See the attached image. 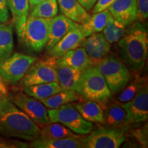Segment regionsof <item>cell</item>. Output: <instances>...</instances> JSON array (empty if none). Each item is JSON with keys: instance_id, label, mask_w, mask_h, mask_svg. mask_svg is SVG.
<instances>
[{"instance_id": "25", "label": "cell", "mask_w": 148, "mask_h": 148, "mask_svg": "<svg viewBox=\"0 0 148 148\" xmlns=\"http://www.w3.org/2000/svg\"><path fill=\"white\" fill-rule=\"evenodd\" d=\"M67 127L60 123H49L40 129V138L42 139H59L69 137H79Z\"/></svg>"}, {"instance_id": "35", "label": "cell", "mask_w": 148, "mask_h": 148, "mask_svg": "<svg viewBox=\"0 0 148 148\" xmlns=\"http://www.w3.org/2000/svg\"><path fill=\"white\" fill-rule=\"evenodd\" d=\"M77 1L86 10L90 11L97 0H77Z\"/></svg>"}, {"instance_id": "11", "label": "cell", "mask_w": 148, "mask_h": 148, "mask_svg": "<svg viewBox=\"0 0 148 148\" xmlns=\"http://www.w3.org/2000/svg\"><path fill=\"white\" fill-rule=\"evenodd\" d=\"M121 106L126 112L129 123H138L147 121L148 118V89L145 85L140 86L134 97Z\"/></svg>"}, {"instance_id": "9", "label": "cell", "mask_w": 148, "mask_h": 148, "mask_svg": "<svg viewBox=\"0 0 148 148\" xmlns=\"http://www.w3.org/2000/svg\"><path fill=\"white\" fill-rule=\"evenodd\" d=\"M9 98L36 125H45L50 123L47 108L39 100L23 92L10 95Z\"/></svg>"}, {"instance_id": "19", "label": "cell", "mask_w": 148, "mask_h": 148, "mask_svg": "<svg viewBox=\"0 0 148 148\" xmlns=\"http://www.w3.org/2000/svg\"><path fill=\"white\" fill-rule=\"evenodd\" d=\"M73 105L86 121L91 123H104L103 108L96 101L87 100L81 103H73Z\"/></svg>"}, {"instance_id": "20", "label": "cell", "mask_w": 148, "mask_h": 148, "mask_svg": "<svg viewBox=\"0 0 148 148\" xmlns=\"http://www.w3.org/2000/svg\"><path fill=\"white\" fill-rule=\"evenodd\" d=\"M28 147L34 148H82L84 147L79 137H69L59 139H38L32 140Z\"/></svg>"}, {"instance_id": "36", "label": "cell", "mask_w": 148, "mask_h": 148, "mask_svg": "<svg viewBox=\"0 0 148 148\" xmlns=\"http://www.w3.org/2000/svg\"><path fill=\"white\" fill-rule=\"evenodd\" d=\"M0 90L5 92V93L8 94V87H7L6 83H5L4 79L1 75H0Z\"/></svg>"}, {"instance_id": "29", "label": "cell", "mask_w": 148, "mask_h": 148, "mask_svg": "<svg viewBox=\"0 0 148 148\" xmlns=\"http://www.w3.org/2000/svg\"><path fill=\"white\" fill-rule=\"evenodd\" d=\"M58 14V3L56 0H43L34 5L30 15L36 17L51 18Z\"/></svg>"}, {"instance_id": "14", "label": "cell", "mask_w": 148, "mask_h": 148, "mask_svg": "<svg viewBox=\"0 0 148 148\" xmlns=\"http://www.w3.org/2000/svg\"><path fill=\"white\" fill-rule=\"evenodd\" d=\"M80 24L75 23L63 14L55 16L49 21V39L46 45L48 51L70 31L78 28Z\"/></svg>"}, {"instance_id": "4", "label": "cell", "mask_w": 148, "mask_h": 148, "mask_svg": "<svg viewBox=\"0 0 148 148\" xmlns=\"http://www.w3.org/2000/svg\"><path fill=\"white\" fill-rule=\"evenodd\" d=\"M96 66L113 95L121 92L130 80L129 70L116 56H106Z\"/></svg>"}, {"instance_id": "10", "label": "cell", "mask_w": 148, "mask_h": 148, "mask_svg": "<svg viewBox=\"0 0 148 148\" xmlns=\"http://www.w3.org/2000/svg\"><path fill=\"white\" fill-rule=\"evenodd\" d=\"M89 135L81 137L86 148H118L125 140L123 131L118 129L100 128L92 131Z\"/></svg>"}, {"instance_id": "26", "label": "cell", "mask_w": 148, "mask_h": 148, "mask_svg": "<svg viewBox=\"0 0 148 148\" xmlns=\"http://www.w3.org/2000/svg\"><path fill=\"white\" fill-rule=\"evenodd\" d=\"M62 90L60 84L56 82L42 83L23 87V91L25 93L38 100L42 98L50 97Z\"/></svg>"}, {"instance_id": "22", "label": "cell", "mask_w": 148, "mask_h": 148, "mask_svg": "<svg viewBox=\"0 0 148 148\" xmlns=\"http://www.w3.org/2000/svg\"><path fill=\"white\" fill-rule=\"evenodd\" d=\"M104 123L114 128H122L127 123L126 112L117 103H111L103 112Z\"/></svg>"}, {"instance_id": "27", "label": "cell", "mask_w": 148, "mask_h": 148, "mask_svg": "<svg viewBox=\"0 0 148 148\" xmlns=\"http://www.w3.org/2000/svg\"><path fill=\"white\" fill-rule=\"evenodd\" d=\"M14 49L12 25L10 23H0V60L12 54Z\"/></svg>"}, {"instance_id": "21", "label": "cell", "mask_w": 148, "mask_h": 148, "mask_svg": "<svg viewBox=\"0 0 148 148\" xmlns=\"http://www.w3.org/2000/svg\"><path fill=\"white\" fill-rule=\"evenodd\" d=\"M56 72L58 84L62 89L75 91L82 71L69 66H57Z\"/></svg>"}, {"instance_id": "1", "label": "cell", "mask_w": 148, "mask_h": 148, "mask_svg": "<svg viewBox=\"0 0 148 148\" xmlns=\"http://www.w3.org/2000/svg\"><path fill=\"white\" fill-rule=\"evenodd\" d=\"M40 128L8 98L0 107V134L5 137L34 140Z\"/></svg>"}, {"instance_id": "32", "label": "cell", "mask_w": 148, "mask_h": 148, "mask_svg": "<svg viewBox=\"0 0 148 148\" xmlns=\"http://www.w3.org/2000/svg\"><path fill=\"white\" fill-rule=\"evenodd\" d=\"M138 18L145 20L148 16V0H136Z\"/></svg>"}, {"instance_id": "7", "label": "cell", "mask_w": 148, "mask_h": 148, "mask_svg": "<svg viewBox=\"0 0 148 148\" xmlns=\"http://www.w3.org/2000/svg\"><path fill=\"white\" fill-rule=\"evenodd\" d=\"M56 67V58L54 57L37 60L20 80V86L23 88L42 83L58 82Z\"/></svg>"}, {"instance_id": "34", "label": "cell", "mask_w": 148, "mask_h": 148, "mask_svg": "<svg viewBox=\"0 0 148 148\" xmlns=\"http://www.w3.org/2000/svg\"><path fill=\"white\" fill-rule=\"evenodd\" d=\"M9 11L7 5V0H0V23H5L8 21Z\"/></svg>"}, {"instance_id": "8", "label": "cell", "mask_w": 148, "mask_h": 148, "mask_svg": "<svg viewBox=\"0 0 148 148\" xmlns=\"http://www.w3.org/2000/svg\"><path fill=\"white\" fill-rule=\"evenodd\" d=\"M38 58L22 53H12L0 60V75L10 84H14L22 79L30 66Z\"/></svg>"}, {"instance_id": "5", "label": "cell", "mask_w": 148, "mask_h": 148, "mask_svg": "<svg viewBox=\"0 0 148 148\" xmlns=\"http://www.w3.org/2000/svg\"><path fill=\"white\" fill-rule=\"evenodd\" d=\"M50 18L27 16L26 23L18 38L25 47L39 52L47 45L49 39Z\"/></svg>"}, {"instance_id": "33", "label": "cell", "mask_w": 148, "mask_h": 148, "mask_svg": "<svg viewBox=\"0 0 148 148\" xmlns=\"http://www.w3.org/2000/svg\"><path fill=\"white\" fill-rule=\"evenodd\" d=\"M116 0H97V2L92 7V13H97L109 8L111 4H112Z\"/></svg>"}, {"instance_id": "3", "label": "cell", "mask_w": 148, "mask_h": 148, "mask_svg": "<svg viewBox=\"0 0 148 148\" xmlns=\"http://www.w3.org/2000/svg\"><path fill=\"white\" fill-rule=\"evenodd\" d=\"M75 92L79 97L96 101L102 106H106L112 97L97 66H90L82 71Z\"/></svg>"}, {"instance_id": "18", "label": "cell", "mask_w": 148, "mask_h": 148, "mask_svg": "<svg viewBox=\"0 0 148 148\" xmlns=\"http://www.w3.org/2000/svg\"><path fill=\"white\" fill-rule=\"evenodd\" d=\"M18 37L21 36L29 12L28 0H7Z\"/></svg>"}, {"instance_id": "23", "label": "cell", "mask_w": 148, "mask_h": 148, "mask_svg": "<svg viewBox=\"0 0 148 148\" xmlns=\"http://www.w3.org/2000/svg\"><path fill=\"white\" fill-rule=\"evenodd\" d=\"M79 100L80 97L78 94L75 90H62L50 97L39 99L44 106L51 109L59 108L62 105Z\"/></svg>"}, {"instance_id": "38", "label": "cell", "mask_w": 148, "mask_h": 148, "mask_svg": "<svg viewBox=\"0 0 148 148\" xmlns=\"http://www.w3.org/2000/svg\"><path fill=\"white\" fill-rule=\"evenodd\" d=\"M43 1V0H28L29 4H30V5L32 7H34V5H36L41 2V1Z\"/></svg>"}, {"instance_id": "37", "label": "cell", "mask_w": 148, "mask_h": 148, "mask_svg": "<svg viewBox=\"0 0 148 148\" xmlns=\"http://www.w3.org/2000/svg\"><path fill=\"white\" fill-rule=\"evenodd\" d=\"M9 98L8 94L5 93L1 90H0V107L3 105V103L5 102Z\"/></svg>"}, {"instance_id": "6", "label": "cell", "mask_w": 148, "mask_h": 148, "mask_svg": "<svg viewBox=\"0 0 148 148\" xmlns=\"http://www.w3.org/2000/svg\"><path fill=\"white\" fill-rule=\"evenodd\" d=\"M50 123H60L77 134H88L93 130L91 122L85 120L73 103L62 105L57 108L47 110Z\"/></svg>"}, {"instance_id": "24", "label": "cell", "mask_w": 148, "mask_h": 148, "mask_svg": "<svg viewBox=\"0 0 148 148\" xmlns=\"http://www.w3.org/2000/svg\"><path fill=\"white\" fill-rule=\"evenodd\" d=\"M110 15L108 9H106L90 16L86 23L81 25L85 37L102 32Z\"/></svg>"}, {"instance_id": "2", "label": "cell", "mask_w": 148, "mask_h": 148, "mask_svg": "<svg viewBox=\"0 0 148 148\" xmlns=\"http://www.w3.org/2000/svg\"><path fill=\"white\" fill-rule=\"evenodd\" d=\"M128 27L119 40L120 52L131 69L140 71L147 58V30L140 21H136Z\"/></svg>"}, {"instance_id": "28", "label": "cell", "mask_w": 148, "mask_h": 148, "mask_svg": "<svg viewBox=\"0 0 148 148\" xmlns=\"http://www.w3.org/2000/svg\"><path fill=\"white\" fill-rule=\"evenodd\" d=\"M125 30L124 25L110 15L103 29V34L110 43H113L119 41L124 34Z\"/></svg>"}, {"instance_id": "12", "label": "cell", "mask_w": 148, "mask_h": 148, "mask_svg": "<svg viewBox=\"0 0 148 148\" xmlns=\"http://www.w3.org/2000/svg\"><path fill=\"white\" fill-rule=\"evenodd\" d=\"M89 58L90 66H96L110 50V43L103 34L99 32L85 37L80 43Z\"/></svg>"}, {"instance_id": "16", "label": "cell", "mask_w": 148, "mask_h": 148, "mask_svg": "<svg viewBox=\"0 0 148 148\" xmlns=\"http://www.w3.org/2000/svg\"><path fill=\"white\" fill-rule=\"evenodd\" d=\"M57 66H69L83 71L90 66L88 56L84 47H77L56 58Z\"/></svg>"}, {"instance_id": "17", "label": "cell", "mask_w": 148, "mask_h": 148, "mask_svg": "<svg viewBox=\"0 0 148 148\" xmlns=\"http://www.w3.org/2000/svg\"><path fill=\"white\" fill-rule=\"evenodd\" d=\"M62 14L75 23L82 25L90 15L77 0H58Z\"/></svg>"}, {"instance_id": "15", "label": "cell", "mask_w": 148, "mask_h": 148, "mask_svg": "<svg viewBox=\"0 0 148 148\" xmlns=\"http://www.w3.org/2000/svg\"><path fill=\"white\" fill-rule=\"evenodd\" d=\"M85 38L82 25L78 28L70 31L47 51L49 56L57 58L62 56L68 51L79 47Z\"/></svg>"}, {"instance_id": "30", "label": "cell", "mask_w": 148, "mask_h": 148, "mask_svg": "<svg viewBox=\"0 0 148 148\" xmlns=\"http://www.w3.org/2000/svg\"><path fill=\"white\" fill-rule=\"evenodd\" d=\"M140 86L141 85H140V83L137 80L133 81L122 90L121 93L117 97V99L121 103L127 102V101H130L136 95Z\"/></svg>"}, {"instance_id": "31", "label": "cell", "mask_w": 148, "mask_h": 148, "mask_svg": "<svg viewBox=\"0 0 148 148\" xmlns=\"http://www.w3.org/2000/svg\"><path fill=\"white\" fill-rule=\"evenodd\" d=\"M28 144L17 140L5 139L0 137V148H27Z\"/></svg>"}, {"instance_id": "13", "label": "cell", "mask_w": 148, "mask_h": 148, "mask_svg": "<svg viewBox=\"0 0 148 148\" xmlns=\"http://www.w3.org/2000/svg\"><path fill=\"white\" fill-rule=\"evenodd\" d=\"M108 9L112 17L125 27L139 18L136 0H116Z\"/></svg>"}]
</instances>
